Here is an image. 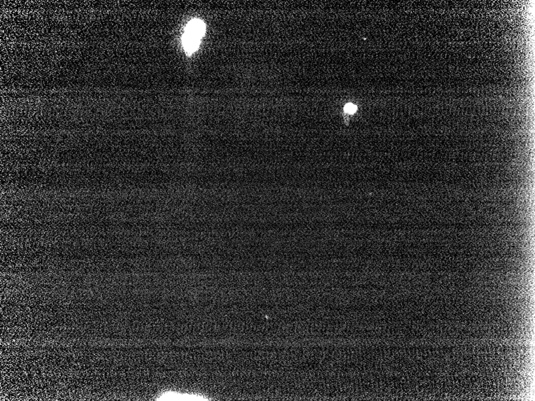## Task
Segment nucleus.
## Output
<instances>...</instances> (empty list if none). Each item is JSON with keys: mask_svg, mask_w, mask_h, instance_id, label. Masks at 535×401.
Wrapping results in <instances>:
<instances>
[{"mask_svg": "<svg viewBox=\"0 0 535 401\" xmlns=\"http://www.w3.org/2000/svg\"><path fill=\"white\" fill-rule=\"evenodd\" d=\"M205 27L202 21L193 19L188 24L183 35V45L188 53H192L198 48Z\"/></svg>", "mask_w": 535, "mask_h": 401, "instance_id": "nucleus-1", "label": "nucleus"}, {"mask_svg": "<svg viewBox=\"0 0 535 401\" xmlns=\"http://www.w3.org/2000/svg\"><path fill=\"white\" fill-rule=\"evenodd\" d=\"M157 401H207L205 397L197 395L180 394L177 392H165Z\"/></svg>", "mask_w": 535, "mask_h": 401, "instance_id": "nucleus-2", "label": "nucleus"}, {"mask_svg": "<svg viewBox=\"0 0 535 401\" xmlns=\"http://www.w3.org/2000/svg\"><path fill=\"white\" fill-rule=\"evenodd\" d=\"M357 109H358V107L356 105H353V104H347L345 107V111L346 113L353 114L355 113Z\"/></svg>", "mask_w": 535, "mask_h": 401, "instance_id": "nucleus-3", "label": "nucleus"}]
</instances>
